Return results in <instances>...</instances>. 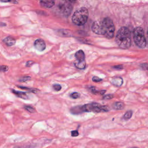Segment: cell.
<instances>
[{
    "mask_svg": "<svg viewBox=\"0 0 148 148\" xmlns=\"http://www.w3.org/2000/svg\"><path fill=\"white\" fill-rule=\"evenodd\" d=\"M88 10L84 7H82L74 12L72 17V21L75 25L81 26L85 24L88 20Z\"/></svg>",
    "mask_w": 148,
    "mask_h": 148,
    "instance_id": "3957f363",
    "label": "cell"
},
{
    "mask_svg": "<svg viewBox=\"0 0 148 148\" xmlns=\"http://www.w3.org/2000/svg\"><path fill=\"white\" fill-rule=\"evenodd\" d=\"M71 97L73 98V99H76V98H78L79 97H80V94L77 92H74L73 93H72L71 95H70Z\"/></svg>",
    "mask_w": 148,
    "mask_h": 148,
    "instance_id": "ffe728a7",
    "label": "cell"
},
{
    "mask_svg": "<svg viewBox=\"0 0 148 148\" xmlns=\"http://www.w3.org/2000/svg\"><path fill=\"white\" fill-rule=\"evenodd\" d=\"M53 88H54L56 91H57L61 90V85L58 84H54V85L53 86Z\"/></svg>",
    "mask_w": 148,
    "mask_h": 148,
    "instance_id": "7402d4cb",
    "label": "cell"
},
{
    "mask_svg": "<svg viewBox=\"0 0 148 148\" xmlns=\"http://www.w3.org/2000/svg\"><path fill=\"white\" fill-rule=\"evenodd\" d=\"M82 106H77L73 107L71 109V113H72L73 114H79L83 112Z\"/></svg>",
    "mask_w": 148,
    "mask_h": 148,
    "instance_id": "5bb4252c",
    "label": "cell"
},
{
    "mask_svg": "<svg viewBox=\"0 0 148 148\" xmlns=\"http://www.w3.org/2000/svg\"><path fill=\"white\" fill-rule=\"evenodd\" d=\"M79 135V132L75 130V131H72L71 132V135L72 136H77Z\"/></svg>",
    "mask_w": 148,
    "mask_h": 148,
    "instance_id": "4316f807",
    "label": "cell"
},
{
    "mask_svg": "<svg viewBox=\"0 0 148 148\" xmlns=\"http://www.w3.org/2000/svg\"><path fill=\"white\" fill-rule=\"evenodd\" d=\"M31 76H23L22 77H21L19 80L20 82H27L28 80H29L31 79Z\"/></svg>",
    "mask_w": 148,
    "mask_h": 148,
    "instance_id": "ac0fdd59",
    "label": "cell"
},
{
    "mask_svg": "<svg viewBox=\"0 0 148 148\" xmlns=\"http://www.w3.org/2000/svg\"><path fill=\"white\" fill-rule=\"evenodd\" d=\"M91 29L98 35H104L106 38L111 39L114 36L115 27L113 21L109 17L97 20L92 23Z\"/></svg>",
    "mask_w": 148,
    "mask_h": 148,
    "instance_id": "6da1fadb",
    "label": "cell"
},
{
    "mask_svg": "<svg viewBox=\"0 0 148 148\" xmlns=\"http://www.w3.org/2000/svg\"><path fill=\"white\" fill-rule=\"evenodd\" d=\"M132 115V112L131 110H128L127 111L123 116V119H125V120H127L130 119Z\"/></svg>",
    "mask_w": 148,
    "mask_h": 148,
    "instance_id": "2e32d148",
    "label": "cell"
},
{
    "mask_svg": "<svg viewBox=\"0 0 148 148\" xmlns=\"http://www.w3.org/2000/svg\"><path fill=\"white\" fill-rule=\"evenodd\" d=\"M147 36H148V31H147Z\"/></svg>",
    "mask_w": 148,
    "mask_h": 148,
    "instance_id": "d6a6232c",
    "label": "cell"
},
{
    "mask_svg": "<svg viewBox=\"0 0 148 148\" xmlns=\"http://www.w3.org/2000/svg\"><path fill=\"white\" fill-rule=\"evenodd\" d=\"M113 68L115 69H122L123 68V66L122 65H118L114 66Z\"/></svg>",
    "mask_w": 148,
    "mask_h": 148,
    "instance_id": "f1b7e54d",
    "label": "cell"
},
{
    "mask_svg": "<svg viewBox=\"0 0 148 148\" xmlns=\"http://www.w3.org/2000/svg\"><path fill=\"white\" fill-rule=\"evenodd\" d=\"M134 40L135 43L140 48H144L146 45L144 31L140 27H137L134 29Z\"/></svg>",
    "mask_w": 148,
    "mask_h": 148,
    "instance_id": "277c9868",
    "label": "cell"
},
{
    "mask_svg": "<svg viewBox=\"0 0 148 148\" xmlns=\"http://www.w3.org/2000/svg\"><path fill=\"white\" fill-rule=\"evenodd\" d=\"M40 4L42 7L50 8L54 5L55 2L54 1H40Z\"/></svg>",
    "mask_w": 148,
    "mask_h": 148,
    "instance_id": "30bf717a",
    "label": "cell"
},
{
    "mask_svg": "<svg viewBox=\"0 0 148 148\" xmlns=\"http://www.w3.org/2000/svg\"><path fill=\"white\" fill-rule=\"evenodd\" d=\"M92 80L94 82H101L102 80V79H100L99 77H98L97 76H94L92 78Z\"/></svg>",
    "mask_w": 148,
    "mask_h": 148,
    "instance_id": "603a6c76",
    "label": "cell"
},
{
    "mask_svg": "<svg viewBox=\"0 0 148 148\" xmlns=\"http://www.w3.org/2000/svg\"><path fill=\"white\" fill-rule=\"evenodd\" d=\"M140 66H141L143 69L148 70V64H147V63H143V64H140Z\"/></svg>",
    "mask_w": 148,
    "mask_h": 148,
    "instance_id": "d4e9b609",
    "label": "cell"
},
{
    "mask_svg": "<svg viewBox=\"0 0 148 148\" xmlns=\"http://www.w3.org/2000/svg\"><path fill=\"white\" fill-rule=\"evenodd\" d=\"M58 34L60 36L63 37H71L72 36V32L68 29H61L58 31Z\"/></svg>",
    "mask_w": 148,
    "mask_h": 148,
    "instance_id": "9c48e42d",
    "label": "cell"
},
{
    "mask_svg": "<svg viewBox=\"0 0 148 148\" xmlns=\"http://www.w3.org/2000/svg\"><path fill=\"white\" fill-rule=\"evenodd\" d=\"M8 66L6 65H0V71L1 72H6L8 71Z\"/></svg>",
    "mask_w": 148,
    "mask_h": 148,
    "instance_id": "44dd1931",
    "label": "cell"
},
{
    "mask_svg": "<svg viewBox=\"0 0 148 148\" xmlns=\"http://www.w3.org/2000/svg\"><path fill=\"white\" fill-rule=\"evenodd\" d=\"M12 92L13 94H14L15 95H16L17 97L24 99H28V96L26 94L25 92H21V91H16L14 90H12Z\"/></svg>",
    "mask_w": 148,
    "mask_h": 148,
    "instance_id": "7c38bea8",
    "label": "cell"
},
{
    "mask_svg": "<svg viewBox=\"0 0 148 148\" xmlns=\"http://www.w3.org/2000/svg\"><path fill=\"white\" fill-rule=\"evenodd\" d=\"M82 108L83 112H101L109 111V108L108 106L101 105V104L95 102L85 104L83 105Z\"/></svg>",
    "mask_w": 148,
    "mask_h": 148,
    "instance_id": "5b68a950",
    "label": "cell"
},
{
    "mask_svg": "<svg viewBox=\"0 0 148 148\" xmlns=\"http://www.w3.org/2000/svg\"><path fill=\"white\" fill-rule=\"evenodd\" d=\"M14 148H19L18 147H14Z\"/></svg>",
    "mask_w": 148,
    "mask_h": 148,
    "instance_id": "4dcf8cb0",
    "label": "cell"
},
{
    "mask_svg": "<svg viewBox=\"0 0 148 148\" xmlns=\"http://www.w3.org/2000/svg\"><path fill=\"white\" fill-rule=\"evenodd\" d=\"M116 42L118 46L123 49H128L131 46V32L127 27H122L118 30L116 36Z\"/></svg>",
    "mask_w": 148,
    "mask_h": 148,
    "instance_id": "7a4b0ae2",
    "label": "cell"
},
{
    "mask_svg": "<svg viewBox=\"0 0 148 148\" xmlns=\"http://www.w3.org/2000/svg\"><path fill=\"white\" fill-rule=\"evenodd\" d=\"M19 88H21V89H24V90H28V91H31L33 93H37V92L39 91L37 89H34V88H28V87H23V86H18Z\"/></svg>",
    "mask_w": 148,
    "mask_h": 148,
    "instance_id": "e0dca14e",
    "label": "cell"
},
{
    "mask_svg": "<svg viewBox=\"0 0 148 148\" xmlns=\"http://www.w3.org/2000/svg\"><path fill=\"white\" fill-rule=\"evenodd\" d=\"M3 42L8 46H13L16 43V40L11 36L6 37L3 39Z\"/></svg>",
    "mask_w": 148,
    "mask_h": 148,
    "instance_id": "8fae6325",
    "label": "cell"
},
{
    "mask_svg": "<svg viewBox=\"0 0 148 148\" xmlns=\"http://www.w3.org/2000/svg\"><path fill=\"white\" fill-rule=\"evenodd\" d=\"M76 60L74 64L76 68L80 69H83L85 68L86 62L85 61V54L82 50H79L75 53Z\"/></svg>",
    "mask_w": 148,
    "mask_h": 148,
    "instance_id": "52a82bcc",
    "label": "cell"
},
{
    "mask_svg": "<svg viewBox=\"0 0 148 148\" xmlns=\"http://www.w3.org/2000/svg\"><path fill=\"white\" fill-rule=\"evenodd\" d=\"M34 63V62L33 61H28L26 62V66H30L31 65H32V64H33Z\"/></svg>",
    "mask_w": 148,
    "mask_h": 148,
    "instance_id": "83f0119b",
    "label": "cell"
},
{
    "mask_svg": "<svg viewBox=\"0 0 148 148\" xmlns=\"http://www.w3.org/2000/svg\"><path fill=\"white\" fill-rule=\"evenodd\" d=\"M25 109L30 113H34L35 112V109L30 106H25Z\"/></svg>",
    "mask_w": 148,
    "mask_h": 148,
    "instance_id": "d6986e66",
    "label": "cell"
},
{
    "mask_svg": "<svg viewBox=\"0 0 148 148\" xmlns=\"http://www.w3.org/2000/svg\"><path fill=\"white\" fill-rule=\"evenodd\" d=\"M113 98V94H108L106 95H105L103 97V99H110Z\"/></svg>",
    "mask_w": 148,
    "mask_h": 148,
    "instance_id": "cb8c5ba5",
    "label": "cell"
},
{
    "mask_svg": "<svg viewBox=\"0 0 148 148\" xmlns=\"http://www.w3.org/2000/svg\"><path fill=\"white\" fill-rule=\"evenodd\" d=\"M113 107L116 110H121L124 108V104L121 102H116L114 103Z\"/></svg>",
    "mask_w": 148,
    "mask_h": 148,
    "instance_id": "9a60e30c",
    "label": "cell"
},
{
    "mask_svg": "<svg viewBox=\"0 0 148 148\" xmlns=\"http://www.w3.org/2000/svg\"><path fill=\"white\" fill-rule=\"evenodd\" d=\"M112 83L113 84L116 86H120L123 83V79L120 77H116L112 80Z\"/></svg>",
    "mask_w": 148,
    "mask_h": 148,
    "instance_id": "4fadbf2b",
    "label": "cell"
},
{
    "mask_svg": "<svg viewBox=\"0 0 148 148\" xmlns=\"http://www.w3.org/2000/svg\"><path fill=\"white\" fill-rule=\"evenodd\" d=\"M132 148H138V147H132Z\"/></svg>",
    "mask_w": 148,
    "mask_h": 148,
    "instance_id": "1f68e13d",
    "label": "cell"
},
{
    "mask_svg": "<svg viewBox=\"0 0 148 148\" xmlns=\"http://www.w3.org/2000/svg\"><path fill=\"white\" fill-rule=\"evenodd\" d=\"M91 91V92L94 94H97V93H99V91H97L96 89H95V87H91L90 88Z\"/></svg>",
    "mask_w": 148,
    "mask_h": 148,
    "instance_id": "484cf974",
    "label": "cell"
},
{
    "mask_svg": "<svg viewBox=\"0 0 148 148\" xmlns=\"http://www.w3.org/2000/svg\"><path fill=\"white\" fill-rule=\"evenodd\" d=\"M72 2H73V1H71L61 2L57 6L58 10L65 17L69 16L71 13V12L73 9Z\"/></svg>",
    "mask_w": 148,
    "mask_h": 148,
    "instance_id": "8992f818",
    "label": "cell"
},
{
    "mask_svg": "<svg viewBox=\"0 0 148 148\" xmlns=\"http://www.w3.org/2000/svg\"><path fill=\"white\" fill-rule=\"evenodd\" d=\"M106 92V90H101V91H99V94H103L105 92Z\"/></svg>",
    "mask_w": 148,
    "mask_h": 148,
    "instance_id": "f546056e",
    "label": "cell"
},
{
    "mask_svg": "<svg viewBox=\"0 0 148 148\" xmlns=\"http://www.w3.org/2000/svg\"><path fill=\"white\" fill-rule=\"evenodd\" d=\"M34 47L38 51H43L46 47L45 42L42 39H38L34 42Z\"/></svg>",
    "mask_w": 148,
    "mask_h": 148,
    "instance_id": "ba28073f",
    "label": "cell"
}]
</instances>
